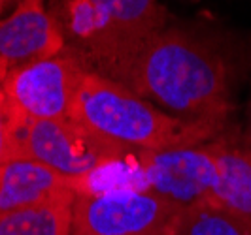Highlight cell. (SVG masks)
<instances>
[{
    "mask_svg": "<svg viewBox=\"0 0 251 235\" xmlns=\"http://www.w3.org/2000/svg\"><path fill=\"white\" fill-rule=\"evenodd\" d=\"M121 85L174 117L225 130L232 72L221 51L181 28L164 26L144 45Z\"/></svg>",
    "mask_w": 251,
    "mask_h": 235,
    "instance_id": "cell-1",
    "label": "cell"
},
{
    "mask_svg": "<svg viewBox=\"0 0 251 235\" xmlns=\"http://www.w3.org/2000/svg\"><path fill=\"white\" fill-rule=\"evenodd\" d=\"M66 51L87 72L121 83L144 45L166 26L159 0H53Z\"/></svg>",
    "mask_w": 251,
    "mask_h": 235,
    "instance_id": "cell-2",
    "label": "cell"
},
{
    "mask_svg": "<svg viewBox=\"0 0 251 235\" xmlns=\"http://www.w3.org/2000/svg\"><path fill=\"white\" fill-rule=\"evenodd\" d=\"M72 119L136 154L201 145L223 136V128L164 113L128 87L95 72L83 74Z\"/></svg>",
    "mask_w": 251,
    "mask_h": 235,
    "instance_id": "cell-3",
    "label": "cell"
},
{
    "mask_svg": "<svg viewBox=\"0 0 251 235\" xmlns=\"http://www.w3.org/2000/svg\"><path fill=\"white\" fill-rule=\"evenodd\" d=\"M15 149L17 156L32 158L85 186L93 175L119 164L126 154L75 119L28 121L19 115Z\"/></svg>",
    "mask_w": 251,
    "mask_h": 235,
    "instance_id": "cell-4",
    "label": "cell"
},
{
    "mask_svg": "<svg viewBox=\"0 0 251 235\" xmlns=\"http://www.w3.org/2000/svg\"><path fill=\"white\" fill-rule=\"evenodd\" d=\"M181 211L151 188L87 186L75 198L72 235H172Z\"/></svg>",
    "mask_w": 251,
    "mask_h": 235,
    "instance_id": "cell-5",
    "label": "cell"
},
{
    "mask_svg": "<svg viewBox=\"0 0 251 235\" xmlns=\"http://www.w3.org/2000/svg\"><path fill=\"white\" fill-rule=\"evenodd\" d=\"M72 53L30 62L6 75L0 87L13 111L28 121L72 119L83 74Z\"/></svg>",
    "mask_w": 251,
    "mask_h": 235,
    "instance_id": "cell-6",
    "label": "cell"
},
{
    "mask_svg": "<svg viewBox=\"0 0 251 235\" xmlns=\"http://www.w3.org/2000/svg\"><path fill=\"white\" fill-rule=\"evenodd\" d=\"M214 141L157 152H138L140 173L148 188L179 207L210 199L217 179Z\"/></svg>",
    "mask_w": 251,
    "mask_h": 235,
    "instance_id": "cell-7",
    "label": "cell"
},
{
    "mask_svg": "<svg viewBox=\"0 0 251 235\" xmlns=\"http://www.w3.org/2000/svg\"><path fill=\"white\" fill-rule=\"evenodd\" d=\"M64 49L63 30L44 0H19L15 10L0 19V83L13 70Z\"/></svg>",
    "mask_w": 251,
    "mask_h": 235,
    "instance_id": "cell-8",
    "label": "cell"
},
{
    "mask_svg": "<svg viewBox=\"0 0 251 235\" xmlns=\"http://www.w3.org/2000/svg\"><path fill=\"white\" fill-rule=\"evenodd\" d=\"M85 188L32 158L13 156L0 166V214L42 203L66 190Z\"/></svg>",
    "mask_w": 251,
    "mask_h": 235,
    "instance_id": "cell-9",
    "label": "cell"
},
{
    "mask_svg": "<svg viewBox=\"0 0 251 235\" xmlns=\"http://www.w3.org/2000/svg\"><path fill=\"white\" fill-rule=\"evenodd\" d=\"M217 179L212 201L251 220V150L219 136L214 141Z\"/></svg>",
    "mask_w": 251,
    "mask_h": 235,
    "instance_id": "cell-10",
    "label": "cell"
},
{
    "mask_svg": "<svg viewBox=\"0 0 251 235\" xmlns=\"http://www.w3.org/2000/svg\"><path fill=\"white\" fill-rule=\"evenodd\" d=\"M77 190L0 214V235H72Z\"/></svg>",
    "mask_w": 251,
    "mask_h": 235,
    "instance_id": "cell-11",
    "label": "cell"
},
{
    "mask_svg": "<svg viewBox=\"0 0 251 235\" xmlns=\"http://www.w3.org/2000/svg\"><path fill=\"white\" fill-rule=\"evenodd\" d=\"M172 235H251V220L204 199L183 207Z\"/></svg>",
    "mask_w": 251,
    "mask_h": 235,
    "instance_id": "cell-12",
    "label": "cell"
},
{
    "mask_svg": "<svg viewBox=\"0 0 251 235\" xmlns=\"http://www.w3.org/2000/svg\"><path fill=\"white\" fill-rule=\"evenodd\" d=\"M15 123H17V113L10 107L6 94L0 87V166L13 156H17Z\"/></svg>",
    "mask_w": 251,
    "mask_h": 235,
    "instance_id": "cell-13",
    "label": "cell"
},
{
    "mask_svg": "<svg viewBox=\"0 0 251 235\" xmlns=\"http://www.w3.org/2000/svg\"><path fill=\"white\" fill-rule=\"evenodd\" d=\"M240 143L251 150V94H250V104H248V124H246V130L242 134Z\"/></svg>",
    "mask_w": 251,
    "mask_h": 235,
    "instance_id": "cell-14",
    "label": "cell"
},
{
    "mask_svg": "<svg viewBox=\"0 0 251 235\" xmlns=\"http://www.w3.org/2000/svg\"><path fill=\"white\" fill-rule=\"evenodd\" d=\"M12 2H19V0H0V13L4 12V10H6V8L12 4Z\"/></svg>",
    "mask_w": 251,
    "mask_h": 235,
    "instance_id": "cell-15",
    "label": "cell"
}]
</instances>
